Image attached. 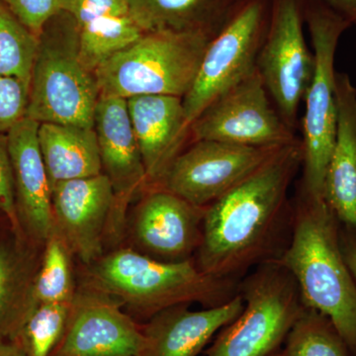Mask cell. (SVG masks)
<instances>
[{
    "label": "cell",
    "instance_id": "obj_1",
    "mask_svg": "<svg viewBox=\"0 0 356 356\" xmlns=\"http://www.w3.org/2000/svg\"><path fill=\"white\" fill-rule=\"evenodd\" d=\"M302 165L298 139L206 207L202 242L194 259L199 269L220 280H238L252 267L280 257L291 234L288 191Z\"/></svg>",
    "mask_w": 356,
    "mask_h": 356
},
{
    "label": "cell",
    "instance_id": "obj_2",
    "mask_svg": "<svg viewBox=\"0 0 356 356\" xmlns=\"http://www.w3.org/2000/svg\"><path fill=\"white\" fill-rule=\"evenodd\" d=\"M291 234L278 262L289 270L307 308L323 314L356 356V282L339 243L341 224L323 196L298 184Z\"/></svg>",
    "mask_w": 356,
    "mask_h": 356
},
{
    "label": "cell",
    "instance_id": "obj_3",
    "mask_svg": "<svg viewBox=\"0 0 356 356\" xmlns=\"http://www.w3.org/2000/svg\"><path fill=\"white\" fill-rule=\"evenodd\" d=\"M86 284L120 302L135 317L149 320L159 312L198 303L212 308L238 293V280L203 273L194 259L165 262L120 248L88 266Z\"/></svg>",
    "mask_w": 356,
    "mask_h": 356
},
{
    "label": "cell",
    "instance_id": "obj_4",
    "mask_svg": "<svg viewBox=\"0 0 356 356\" xmlns=\"http://www.w3.org/2000/svg\"><path fill=\"white\" fill-rule=\"evenodd\" d=\"M81 25L62 10L39 36L26 117L38 123L93 128L100 97L95 72L79 60Z\"/></svg>",
    "mask_w": 356,
    "mask_h": 356
},
{
    "label": "cell",
    "instance_id": "obj_5",
    "mask_svg": "<svg viewBox=\"0 0 356 356\" xmlns=\"http://www.w3.org/2000/svg\"><path fill=\"white\" fill-rule=\"evenodd\" d=\"M199 32H146L95 70L100 96L184 98L191 90L210 42Z\"/></svg>",
    "mask_w": 356,
    "mask_h": 356
},
{
    "label": "cell",
    "instance_id": "obj_6",
    "mask_svg": "<svg viewBox=\"0 0 356 356\" xmlns=\"http://www.w3.org/2000/svg\"><path fill=\"white\" fill-rule=\"evenodd\" d=\"M242 313L222 327L207 356H270L304 310L298 285L276 261L255 267L238 284Z\"/></svg>",
    "mask_w": 356,
    "mask_h": 356
},
{
    "label": "cell",
    "instance_id": "obj_7",
    "mask_svg": "<svg viewBox=\"0 0 356 356\" xmlns=\"http://www.w3.org/2000/svg\"><path fill=\"white\" fill-rule=\"evenodd\" d=\"M304 17L316 65L304 99L303 177L299 185L312 195L323 196L325 170L337 133L334 58L341 35L351 26L318 0H304Z\"/></svg>",
    "mask_w": 356,
    "mask_h": 356
},
{
    "label": "cell",
    "instance_id": "obj_8",
    "mask_svg": "<svg viewBox=\"0 0 356 356\" xmlns=\"http://www.w3.org/2000/svg\"><path fill=\"white\" fill-rule=\"evenodd\" d=\"M273 0H238L226 22L208 44L191 90L184 97L191 125L227 89L257 70Z\"/></svg>",
    "mask_w": 356,
    "mask_h": 356
},
{
    "label": "cell",
    "instance_id": "obj_9",
    "mask_svg": "<svg viewBox=\"0 0 356 356\" xmlns=\"http://www.w3.org/2000/svg\"><path fill=\"white\" fill-rule=\"evenodd\" d=\"M304 24V0H273L257 62L271 100L293 130L315 72V56L307 44Z\"/></svg>",
    "mask_w": 356,
    "mask_h": 356
},
{
    "label": "cell",
    "instance_id": "obj_10",
    "mask_svg": "<svg viewBox=\"0 0 356 356\" xmlns=\"http://www.w3.org/2000/svg\"><path fill=\"white\" fill-rule=\"evenodd\" d=\"M192 140H209L241 146L278 147L296 142L255 70L218 96L191 125Z\"/></svg>",
    "mask_w": 356,
    "mask_h": 356
},
{
    "label": "cell",
    "instance_id": "obj_11",
    "mask_svg": "<svg viewBox=\"0 0 356 356\" xmlns=\"http://www.w3.org/2000/svg\"><path fill=\"white\" fill-rule=\"evenodd\" d=\"M280 147L195 140L173 161L158 188L198 207H208L259 170Z\"/></svg>",
    "mask_w": 356,
    "mask_h": 356
},
{
    "label": "cell",
    "instance_id": "obj_12",
    "mask_svg": "<svg viewBox=\"0 0 356 356\" xmlns=\"http://www.w3.org/2000/svg\"><path fill=\"white\" fill-rule=\"evenodd\" d=\"M143 327L118 300L88 284L76 289L62 341L51 356H139Z\"/></svg>",
    "mask_w": 356,
    "mask_h": 356
},
{
    "label": "cell",
    "instance_id": "obj_13",
    "mask_svg": "<svg viewBox=\"0 0 356 356\" xmlns=\"http://www.w3.org/2000/svg\"><path fill=\"white\" fill-rule=\"evenodd\" d=\"M102 173L114 192V206L107 235L119 240L126 212L135 196L149 189L146 168L129 115L127 99L100 96L93 116Z\"/></svg>",
    "mask_w": 356,
    "mask_h": 356
},
{
    "label": "cell",
    "instance_id": "obj_14",
    "mask_svg": "<svg viewBox=\"0 0 356 356\" xmlns=\"http://www.w3.org/2000/svg\"><path fill=\"white\" fill-rule=\"evenodd\" d=\"M205 210L163 189H149L131 227L137 252L165 262L193 259L202 242Z\"/></svg>",
    "mask_w": 356,
    "mask_h": 356
},
{
    "label": "cell",
    "instance_id": "obj_15",
    "mask_svg": "<svg viewBox=\"0 0 356 356\" xmlns=\"http://www.w3.org/2000/svg\"><path fill=\"white\" fill-rule=\"evenodd\" d=\"M55 228L72 254L90 266L102 257L114 206V192L106 175L58 182L51 188Z\"/></svg>",
    "mask_w": 356,
    "mask_h": 356
},
{
    "label": "cell",
    "instance_id": "obj_16",
    "mask_svg": "<svg viewBox=\"0 0 356 356\" xmlns=\"http://www.w3.org/2000/svg\"><path fill=\"white\" fill-rule=\"evenodd\" d=\"M40 123L24 117L8 133L16 211L23 236L43 245L55 229L51 187L40 149Z\"/></svg>",
    "mask_w": 356,
    "mask_h": 356
},
{
    "label": "cell",
    "instance_id": "obj_17",
    "mask_svg": "<svg viewBox=\"0 0 356 356\" xmlns=\"http://www.w3.org/2000/svg\"><path fill=\"white\" fill-rule=\"evenodd\" d=\"M136 139L146 168L149 189L158 188L191 137L184 98L138 95L127 99Z\"/></svg>",
    "mask_w": 356,
    "mask_h": 356
},
{
    "label": "cell",
    "instance_id": "obj_18",
    "mask_svg": "<svg viewBox=\"0 0 356 356\" xmlns=\"http://www.w3.org/2000/svg\"><path fill=\"white\" fill-rule=\"evenodd\" d=\"M189 305L159 312L143 327L145 346L139 356H197L212 337L228 325L243 309L236 293L222 305L191 311Z\"/></svg>",
    "mask_w": 356,
    "mask_h": 356
},
{
    "label": "cell",
    "instance_id": "obj_19",
    "mask_svg": "<svg viewBox=\"0 0 356 356\" xmlns=\"http://www.w3.org/2000/svg\"><path fill=\"white\" fill-rule=\"evenodd\" d=\"M336 140L323 198L343 228L356 232V88L350 76L336 72Z\"/></svg>",
    "mask_w": 356,
    "mask_h": 356
},
{
    "label": "cell",
    "instance_id": "obj_20",
    "mask_svg": "<svg viewBox=\"0 0 356 356\" xmlns=\"http://www.w3.org/2000/svg\"><path fill=\"white\" fill-rule=\"evenodd\" d=\"M25 240L0 243V339H16L37 307L33 292L41 259Z\"/></svg>",
    "mask_w": 356,
    "mask_h": 356
},
{
    "label": "cell",
    "instance_id": "obj_21",
    "mask_svg": "<svg viewBox=\"0 0 356 356\" xmlns=\"http://www.w3.org/2000/svg\"><path fill=\"white\" fill-rule=\"evenodd\" d=\"M143 32H199L216 36L238 0H127Z\"/></svg>",
    "mask_w": 356,
    "mask_h": 356
},
{
    "label": "cell",
    "instance_id": "obj_22",
    "mask_svg": "<svg viewBox=\"0 0 356 356\" xmlns=\"http://www.w3.org/2000/svg\"><path fill=\"white\" fill-rule=\"evenodd\" d=\"M38 139L51 188L58 182L102 175L95 128L41 123Z\"/></svg>",
    "mask_w": 356,
    "mask_h": 356
},
{
    "label": "cell",
    "instance_id": "obj_23",
    "mask_svg": "<svg viewBox=\"0 0 356 356\" xmlns=\"http://www.w3.org/2000/svg\"><path fill=\"white\" fill-rule=\"evenodd\" d=\"M143 34L129 14L89 21L81 27L79 60L86 69L95 74L103 63L135 43Z\"/></svg>",
    "mask_w": 356,
    "mask_h": 356
},
{
    "label": "cell",
    "instance_id": "obj_24",
    "mask_svg": "<svg viewBox=\"0 0 356 356\" xmlns=\"http://www.w3.org/2000/svg\"><path fill=\"white\" fill-rule=\"evenodd\" d=\"M72 252L57 229L44 245V252L34 283V301L70 303L76 294L72 264Z\"/></svg>",
    "mask_w": 356,
    "mask_h": 356
},
{
    "label": "cell",
    "instance_id": "obj_25",
    "mask_svg": "<svg viewBox=\"0 0 356 356\" xmlns=\"http://www.w3.org/2000/svg\"><path fill=\"white\" fill-rule=\"evenodd\" d=\"M285 341V356H351L346 341L332 321L307 307L288 332Z\"/></svg>",
    "mask_w": 356,
    "mask_h": 356
},
{
    "label": "cell",
    "instance_id": "obj_26",
    "mask_svg": "<svg viewBox=\"0 0 356 356\" xmlns=\"http://www.w3.org/2000/svg\"><path fill=\"white\" fill-rule=\"evenodd\" d=\"M39 38L26 29L0 0V76L29 86Z\"/></svg>",
    "mask_w": 356,
    "mask_h": 356
},
{
    "label": "cell",
    "instance_id": "obj_27",
    "mask_svg": "<svg viewBox=\"0 0 356 356\" xmlns=\"http://www.w3.org/2000/svg\"><path fill=\"white\" fill-rule=\"evenodd\" d=\"M70 303L37 305L15 339L22 346L26 356L54 355L67 329Z\"/></svg>",
    "mask_w": 356,
    "mask_h": 356
},
{
    "label": "cell",
    "instance_id": "obj_28",
    "mask_svg": "<svg viewBox=\"0 0 356 356\" xmlns=\"http://www.w3.org/2000/svg\"><path fill=\"white\" fill-rule=\"evenodd\" d=\"M29 86L13 76H0V134H7L26 116Z\"/></svg>",
    "mask_w": 356,
    "mask_h": 356
},
{
    "label": "cell",
    "instance_id": "obj_29",
    "mask_svg": "<svg viewBox=\"0 0 356 356\" xmlns=\"http://www.w3.org/2000/svg\"><path fill=\"white\" fill-rule=\"evenodd\" d=\"M16 19L38 37L44 26L64 10L65 0H1Z\"/></svg>",
    "mask_w": 356,
    "mask_h": 356
},
{
    "label": "cell",
    "instance_id": "obj_30",
    "mask_svg": "<svg viewBox=\"0 0 356 356\" xmlns=\"http://www.w3.org/2000/svg\"><path fill=\"white\" fill-rule=\"evenodd\" d=\"M0 211L13 227L16 236L23 238L14 194L13 165L9 154L7 134H0Z\"/></svg>",
    "mask_w": 356,
    "mask_h": 356
},
{
    "label": "cell",
    "instance_id": "obj_31",
    "mask_svg": "<svg viewBox=\"0 0 356 356\" xmlns=\"http://www.w3.org/2000/svg\"><path fill=\"white\" fill-rule=\"evenodd\" d=\"M64 10L81 26L102 16L129 14L127 0H65Z\"/></svg>",
    "mask_w": 356,
    "mask_h": 356
},
{
    "label": "cell",
    "instance_id": "obj_32",
    "mask_svg": "<svg viewBox=\"0 0 356 356\" xmlns=\"http://www.w3.org/2000/svg\"><path fill=\"white\" fill-rule=\"evenodd\" d=\"M339 243H341V250L344 261L348 264V269L356 282V232L341 226Z\"/></svg>",
    "mask_w": 356,
    "mask_h": 356
},
{
    "label": "cell",
    "instance_id": "obj_33",
    "mask_svg": "<svg viewBox=\"0 0 356 356\" xmlns=\"http://www.w3.org/2000/svg\"><path fill=\"white\" fill-rule=\"evenodd\" d=\"M350 26L356 25V0H318Z\"/></svg>",
    "mask_w": 356,
    "mask_h": 356
},
{
    "label": "cell",
    "instance_id": "obj_34",
    "mask_svg": "<svg viewBox=\"0 0 356 356\" xmlns=\"http://www.w3.org/2000/svg\"><path fill=\"white\" fill-rule=\"evenodd\" d=\"M0 356H26L22 346L15 339H0Z\"/></svg>",
    "mask_w": 356,
    "mask_h": 356
},
{
    "label": "cell",
    "instance_id": "obj_35",
    "mask_svg": "<svg viewBox=\"0 0 356 356\" xmlns=\"http://www.w3.org/2000/svg\"><path fill=\"white\" fill-rule=\"evenodd\" d=\"M270 356H285V353L284 351H280V353H277V351H276L275 353H273V355Z\"/></svg>",
    "mask_w": 356,
    "mask_h": 356
}]
</instances>
